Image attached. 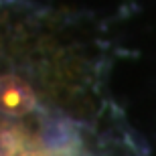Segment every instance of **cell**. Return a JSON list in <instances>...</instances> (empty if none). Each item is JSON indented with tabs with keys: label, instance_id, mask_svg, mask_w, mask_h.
Here are the masks:
<instances>
[{
	"label": "cell",
	"instance_id": "6da1fadb",
	"mask_svg": "<svg viewBox=\"0 0 156 156\" xmlns=\"http://www.w3.org/2000/svg\"><path fill=\"white\" fill-rule=\"evenodd\" d=\"M37 108V98L30 85L18 75H0V114L23 118Z\"/></svg>",
	"mask_w": 156,
	"mask_h": 156
},
{
	"label": "cell",
	"instance_id": "7a4b0ae2",
	"mask_svg": "<svg viewBox=\"0 0 156 156\" xmlns=\"http://www.w3.org/2000/svg\"><path fill=\"white\" fill-rule=\"evenodd\" d=\"M16 136L8 130H2L0 128V156H12L14 150H16Z\"/></svg>",
	"mask_w": 156,
	"mask_h": 156
},
{
	"label": "cell",
	"instance_id": "3957f363",
	"mask_svg": "<svg viewBox=\"0 0 156 156\" xmlns=\"http://www.w3.org/2000/svg\"><path fill=\"white\" fill-rule=\"evenodd\" d=\"M20 156H49V154H45V152H39V150H33V152H24V154H20Z\"/></svg>",
	"mask_w": 156,
	"mask_h": 156
}]
</instances>
